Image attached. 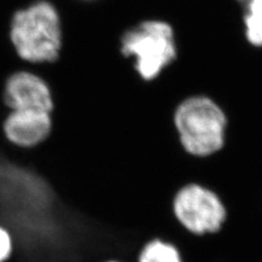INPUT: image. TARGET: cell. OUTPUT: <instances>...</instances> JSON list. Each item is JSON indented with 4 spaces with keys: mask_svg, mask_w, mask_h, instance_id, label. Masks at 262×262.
<instances>
[{
    "mask_svg": "<svg viewBox=\"0 0 262 262\" xmlns=\"http://www.w3.org/2000/svg\"><path fill=\"white\" fill-rule=\"evenodd\" d=\"M173 125L182 149L193 158H210L223 150L228 117L214 98L190 95L180 101L173 113Z\"/></svg>",
    "mask_w": 262,
    "mask_h": 262,
    "instance_id": "obj_2",
    "label": "cell"
},
{
    "mask_svg": "<svg viewBox=\"0 0 262 262\" xmlns=\"http://www.w3.org/2000/svg\"><path fill=\"white\" fill-rule=\"evenodd\" d=\"M106 262H120V261H116V260H110V261H106Z\"/></svg>",
    "mask_w": 262,
    "mask_h": 262,
    "instance_id": "obj_10",
    "label": "cell"
},
{
    "mask_svg": "<svg viewBox=\"0 0 262 262\" xmlns=\"http://www.w3.org/2000/svg\"><path fill=\"white\" fill-rule=\"evenodd\" d=\"M118 51L133 64L137 77L143 83H151L177 59L175 31L164 20L140 21L122 31Z\"/></svg>",
    "mask_w": 262,
    "mask_h": 262,
    "instance_id": "obj_3",
    "label": "cell"
},
{
    "mask_svg": "<svg viewBox=\"0 0 262 262\" xmlns=\"http://www.w3.org/2000/svg\"><path fill=\"white\" fill-rule=\"evenodd\" d=\"M13 252V241L10 232L0 225V262H6L10 259Z\"/></svg>",
    "mask_w": 262,
    "mask_h": 262,
    "instance_id": "obj_9",
    "label": "cell"
},
{
    "mask_svg": "<svg viewBox=\"0 0 262 262\" xmlns=\"http://www.w3.org/2000/svg\"><path fill=\"white\" fill-rule=\"evenodd\" d=\"M137 262H184L176 246L159 237L147 239L140 248Z\"/></svg>",
    "mask_w": 262,
    "mask_h": 262,
    "instance_id": "obj_7",
    "label": "cell"
},
{
    "mask_svg": "<svg viewBox=\"0 0 262 262\" xmlns=\"http://www.w3.org/2000/svg\"><path fill=\"white\" fill-rule=\"evenodd\" d=\"M4 102L9 111L34 110L51 113L54 107L53 93L47 82L27 67L12 72L7 78Z\"/></svg>",
    "mask_w": 262,
    "mask_h": 262,
    "instance_id": "obj_5",
    "label": "cell"
},
{
    "mask_svg": "<svg viewBox=\"0 0 262 262\" xmlns=\"http://www.w3.org/2000/svg\"><path fill=\"white\" fill-rule=\"evenodd\" d=\"M52 128V114L34 110L10 111L3 122L6 140L21 149H32L43 143Z\"/></svg>",
    "mask_w": 262,
    "mask_h": 262,
    "instance_id": "obj_6",
    "label": "cell"
},
{
    "mask_svg": "<svg viewBox=\"0 0 262 262\" xmlns=\"http://www.w3.org/2000/svg\"><path fill=\"white\" fill-rule=\"evenodd\" d=\"M171 212L180 226L195 236L219 233L228 216L220 194L199 183H188L179 188L171 200Z\"/></svg>",
    "mask_w": 262,
    "mask_h": 262,
    "instance_id": "obj_4",
    "label": "cell"
},
{
    "mask_svg": "<svg viewBox=\"0 0 262 262\" xmlns=\"http://www.w3.org/2000/svg\"><path fill=\"white\" fill-rule=\"evenodd\" d=\"M245 11V36L247 42L262 48V0H237Z\"/></svg>",
    "mask_w": 262,
    "mask_h": 262,
    "instance_id": "obj_8",
    "label": "cell"
},
{
    "mask_svg": "<svg viewBox=\"0 0 262 262\" xmlns=\"http://www.w3.org/2000/svg\"><path fill=\"white\" fill-rule=\"evenodd\" d=\"M8 34L23 62L52 63L58 59L62 47L61 13L48 0H37L12 12Z\"/></svg>",
    "mask_w": 262,
    "mask_h": 262,
    "instance_id": "obj_1",
    "label": "cell"
}]
</instances>
